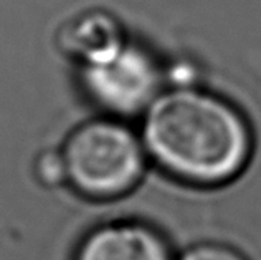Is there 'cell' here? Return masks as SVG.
Returning <instances> with one entry per match:
<instances>
[{
  "instance_id": "6da1fadb",
  "label": "cell",
  "mask_w": 261,
  "mask_h": 260,
  "mask_svg": "<svg viewBox=\"0 0 261 260\" xmlns=\"http://www.w3.org/2000/svg\"><path fill=\"white\" fill-rule=\"evenodd\" d=\"M139 134L157 168L200 187L233 181L253 153L251 128L242 111L197 86L162 91L142 114Z\"/></svg>"
},
{
  "instance_id": "7a4b0ae2",
  "label": "cell",
  "mask_w": 261,
  "mask_h": 260,
  "mask_svg": "<svg viewBox=\"0 0 261 260\" xmlns=\"http://www.w3.org/2000/svg\"><path fill=\"white\" fill-rule=\"evenodd\" d=\"M66 184L94 201L118 199L142 179L149 156L141 134L124 121L102 116L74 128L63 148Z\"/></svg>"
},
{
  "instance_id": "3957f363",
  "label": "cell",
  "mask_w": 261,
  "mask_h": 260,
  "mask_svg": "<svg viewBox=\"0 0 261 260\" xmlns=\"http://www.w3.org/2000/svg\"><path fill=\"white\" fill-rule=\"evenodd\" d=\"M80 68L86 98L113 118L142 116L164 91L161 63L147 49L129 40L105 58Z\"/></svg>"
},
{
  "instance_id": "277c9868",
  "label": "cell",
  "mask_w": 261,
  "mask_h": 260,
  "mask_svg": "<svg viewBox=\"0 0 261 260\" xmlns=\"http://www.w3.org/2000/svg\"><path fill=\"white\" fill-rule=\"evenodd\" d=\"M73 260H175L167 239L142 222H109L83 237Z\"/></svg>"
},
{
  "instance_id": "5b68a950",
  "label": "cell",
  "mask_w": 261,
  "mask_h": 260,
  "mask_svg": "<svg viewBox=\"0 0 261 260\" xmlns=\"http://www.w3.org/2000/svg\"><path fill=\"white\" fill-rule=\"evenodd\" d=\"M127 42L119 20L106 10H83L58 30V49L85 66L105 58Z\"/></svg>"
},
{
  "instance_id": "8992f818",
  "label": "cell",
  "mask_w": 261,
  "mask_h": 260,
  "mask_svg": "<svg viewBox=\"0 0 261 260\" xmlns=\"http://www.w3.org/2000/svg\"><path fill=\"white\" fill-rule=\"evenodd\" d=\"M33 176L43 187L55 189L66 184V166L61 149H45L33 161Z\"/></svg>"
},
{
  "instance_id": "52a82bcc",
  "label": "cell",
  "mask_w": 261,
  "mask_h": 260,
  "mask_svg": "<svg viewBox=\"0 0 261 260\" xmlns=\"http://www.w3.org/2000/svg\"><path fill=\"white\" fill-rule=\"evenodd\" d=\"M178 260H246L238 250L225 244L203 242L184 252Z\"/></svg>"
}]
</instances>
